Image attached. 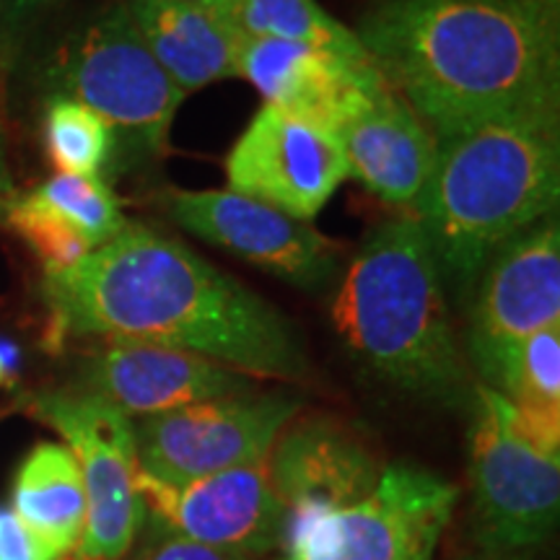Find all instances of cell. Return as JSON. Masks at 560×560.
<instances>
[{
	"mask_svg": "<svg viewBox=\"0 0 560 560\" xmlns=\"http://www.w3.org/2000/svg\"><path fill=\"white\" fill-rule=\"evenodd\" d=\"M55 94L89 107L136 153L161 159L185 91L159 66L125 3H112L62 42L47 68Z\"/></svg>",
	"mask_w": 560,
	"mask_h": 560,
	"instance_id": "cell-5",
	"label": "cell"
},
{
	"mask_svg": "<svg viewBox=\"0 0 560 560\" xmlns=\"http://www.w3.org/2000/svg\"><path fill=\"white\" fill-rule=\"evenodd\" d=\"M558 200V120H499L439 140L412 215L441 276L465 291L509 242L550 219Z\"/></svg>",
	"mask_w": 560,
	"mask_h": 560,
	"instance_id": "cell-3",
	"label": "cell"
},
{
	"mask_svg": "<svg viewBox=\"0 0 560 560\" xmlns=\"http://www.w3.org/2000/svg\"><path fill=\"white\" fill-rule=\"evenodd\" d=\"M470 310V355L482 380L509 350L560 325V226L545 219L509 242L480 272Z\"/></svg>",
	"mask_w": 560,
	"mask_h": 560,
	"instance_id": "cell-13",
	"label": "cell"
},
{
	"mask_svg": "<svg viewBox=\"0 0 560 560\" xmlns=\"http://www.w3.org/2000/svg\"><path fill=\"white\" fill-rule=\"evenodd\" d=\"M164 73L185 91L240 79L244 32L234 19L185 0H122Z\"/></svg>",
	"mask_w": 560,
	"mask_h": 560,
	"instance_id": "cell-18",
	"label": "cell"
},
{
	"mask_svg": "<svg viewBox=\"0 0 560 560\" xmlns=\"http://www.w3.org/2000/svg\"><path fill=\"white\" fill-rule=\"evenodd\" d=\"M529 3L535 5V9L540 11L552 26H558L560 30V0H529Z\"/></svg>",
	"mask_w": 560,
	"mask_h": 560,
	"instance_id": "cell-31",
	"label": "cell"
},
{
	"mask_svg": "<svg viewBox=\"0 0 560 560\" xmlns=\"http://www.w3.org/2000/svg\"><path fill=\"white\" fill-rule=\"evenodd\" d=\"M24 26L11 11V0H0V145H5V107H9V79L19 52Z\"/></svg>",
	"mask_w": 560,
	"mask_h": 560,
	"instance_id": "cell-26",
	"label": "cell"
},
{
	"mask_svg": "<svg viewBox=\"0 0 560 560\" xmlns=\"http://www.w3.org/2000/svg\"><path fill=\"white\" fill-rule=\"evenodd\" d=\"M229 190L247 195L312 223L348 179L342 151L330 132L262 104L226 164Z\"/></svg>",
	"mask_w": 560,
	"mask_h": 560,
	"instance_id": "cell-12",
	"label": "cell"
},
{
	"mask_svg": "<svg viewBox=\"0 0 560 560\" xmlns=\"http://www.w3.org/2000/svg\"><path fill=\"white\" fill-rule=\"evenodd\" d=\"M166 215L198 240L229 249L299 289H319L338 270L335 244L312 223L234 190H164Z\"/></svg>",
	"mask_w": 560,
	"mask_h": 560,
	"instance_id": "cell-10",
	"label": "cell"
},
{
	"mask_svg": "<svg viewBox=\"0 0 560 560\" xmlns=\"http://www.w3.org/2000/svg\"><path fill=\"white\" fill-rule=\"evenodd\" d=\"M185 3L202 5V9L221 13V16L226 19H234V11H236V0H185Z\"/></svg>",
	"mask_w": 560,
	"mask_h": 560,
	"instance_id": "cell-29",
	"label": "cell"
},
{
	"mask_svg": "<svg viewBox=\"0 0 560 560\" xmlns=\"http://www.w3.org/2000/svg\"><path fill=\"white\" fill-rule=\"evenodd\" d=\"M52 3H58V0H11V11L19 24L24 26L32 16H37V13L50 9Z\"/></svg>",
	"mask_w": 560,
	"mask_h": 560,
	"instance_id": "cell-28",
	"label": "cell"
},
{
	"mask_svg": "<svg viewBox=\"0 0 560 560\" xmlns=\"http://www.w3.org/2000/svg\"><path fill=\"white\" fill-rule=\"evenodd\" d=\"M32 416L62 436L79 459L89 516L70 560H122L145 520L138 493V446L132 420L83 389L42 392Z\"/></svg>",
	"mask_w": 560,
	"mask_h": 560,
	"instance_id": "cell-8",
	"label": "cell"
},
{
	"mask_svg": "<svg viewBox=\"0 0 560 560\" xmlns=\"http://www.w3.org/2000/svg\"><path fill=\"white\" fill-rule=\"evenodd\" d=\"M348 179L395 208H416L436 170L439 143L418 112L380 73L350 96L332 130Z\"/></svg>",
	"mask_w": 560,
	"mask_h": 560,
	"instance_id": "cell-15",
	"label": "cell"
},
{
	"mask_svg": "<svg viewBox=\"0 0 560 560\" xmlns=\"http://www.w3.org/2000/svg\"><path fill=\"white\" fill-rule=\"evenodd\" d=\"M0 560H62L50 545L42 542L11 506H0Z\"/></svg>",
	"mask_w": 560,
	"mask_h": 560,
	"instance_id": "cell-25",
	"label": "cell"
},
{
	"mask_svg": "<svg viewBox=\"0 0 560 560\" xmlns=\"http://www.w3.org/2000/svg\"><path fill=\"white\" fill-rule=\"evenodd\" d=\"M459 488L436 472L395 462L359 501L289 520L283 560H433Z\"/></svg>",
	"mask_w": 560,
	"mask_h": 560,
	"instance_id": "cell-6",
	"label": "cell"
},
{
	"mask_svg": "<svg viewBox=\"0 0 560 560\" xmlns=\"http://www.w3.org/2000/svg\"><path fill=\"white\" fill-rule=\"evenodd\" d=\"M0 221L37 255L45 276L75 268L96 249L73 223L62 219L34 190L26 195L13 192L0 208Z\"/></svg>",
	"mask_w": 560,
	"mask_h": 560,
	"instance_id": "cell-23",
	"label": "cell"
},
{
	"mask_svg": "<svg viewBox=\"0 0 560 560\" xmlns=\"http://www.w3.org/2000/svg\"><path fill=\"white\" fill-rule=\"evenodd\" d=\"M52 348L73 338L190 350L244 376L301 382L306 359L283 314L161 231L128 223L66 272L45 276Z\"/></svg>",
	"mask_w": 560,
	"mask_h": 560,
	"instance_id": "cell-1",
	"label": "cell"
},
{
	"mask_svg": "<svg viewBox=\"0 0 560 560\" xmlns=\"http://www.w3.org/2000/svg\"><path fill=\"white\" fill-rule=\"evenodd\" d=\"M13 195V185H11V172H9V161H5V145H0V208L3 202Z\"/></svg>",
	"mask_w": 560,
	"mask_h": 560,
	"instance_id": "cell-30",
	"label": "cell"
},
{
	"mask_svg": "<svg viewBox=\"0 0 560 560\" xmlns=\"http://www.w3.org/2000/svg\"><path fill=\"white\" fill-rule=\"evenodd\" d=\"M542 450L560 454V325L529 335L486 376Z\"/></svg>",
	"mask_w": 560,
	"mask_h": 560,
	"instance_id": "cell-20",
	"label": "cell"
},
{
	"mask_svg": "<svg viewBox=\"0 0 560 560\" xmlns=\"http://www.w3.org/2000/svg\"><path fill=\"white\" fill-rule=\"evenodd\" d=\"M472 529L482 552H527L556 532L560 454L524 431L511 405L478 384L472 405Z\"/></svg>",
	"mask_w": 560,
	"mask_h": 560,
	"instance_id": "cell-7",
	"label": "cell"
},
{
	"mask_svg": "<svg viewBox=\"0 0 560 560\" xmlns=\"http://www.w3.org/2000/svg\"><path fill=\"white\" fill-rule=\"evenodd\" d=\"M138 560H265V558L247 556V552L208 548V545H198L190 540H182V537L164 535L140 552Z\"/></svg>",
	"mask_w": 560,
	"mask_h": 560,
	"instance_id": "cell-27",
	"label": "cell"
},
{
	"mask_svg": "<svg viewBox=\"0 0 560 560\" xmlns=\"http://www.w3.org/2000/svg\"><path fill=\"white\" fill-rule=\"evenodd\" d=\"M380 75L374 62L359 66L293 42L242 37L240 79L265 96V104L317 125L332 136L350 96ZM335 138V136H332Z\"/></svg>",
	"mask_w": 560,
	"mask_h": 560,
	"instance_id": "cell-17",
	"label": "cell"
},
{
	"mask_svg": "<svg viewBox=\"0 0 560 560\" xmlns=\"http://www.w3.org/2000/svg\"><path fill=\"white\" fill-rule=\"evenodd\" d=\"M355 34L436 143L499 120H558L560 30L529 0H376Z\"/></svg>",
	"mask_w": 560,
	"mask_h": 560,
	"instance_id": "cell-2",
	"label": "cell"
},
{
	"mask_svg": "<svg viewBox=\"0 0 560 560\" xmlns=\"http://www.w3.org/2000/svg\"><path fill=\"white\" fill-rule=\"evenodd\" d=\"M75 389L102 397L130 420L255 392L249 376L190 350L102 340L83 359Z\"/></svg>",
	"mask_w": 560,
	"mask_h": 560,
	"instance_id": "cell-14",
	"label": "cell"
},
{
	"mask_svg": "<svg viewBox=\"0 0 560 560\" xmlns=\"http://www.w3.org/2000/svg\"><path fill=\"white\" fill-rule=\"evenodd\" d=\"M11 509L58 556L73 558L86 529V486L75 454L62 441H39L19 465Z\"/></svg>",
	"mask_w": 560,
	"mask_h": 560,
	"instance_id": "cell-19",
	"label": "cell"
},
{
	"mask_svg": "<svg viewBox=\"0 0 560 560\" xmlns=\"http://www.w3.org/2000/svg\"><path fill=\"white\" fill-rule=\"evenodd\" d=\"M335 330L389 387L459 402L470 369L454 335L431 244L412 213L371 231L332 301Z\"/></svg>",
	"mask_w": 560,
	"mask_h": 560,
	"instance_id": "cell-4",
	"label": "cell"
},
{
	"mask_svg": "<svg viewBox=\"0 0 560 560\" xmlns=\"http://www.w3.org/2000/svg\"><path fill=\"white\" fill-rule=\"evenodd\" d=\"M47 206H52L62 219L73 223L94 247H102L112 236L128 226L122 215L120 198L104 185L102 177L81 174H52L34 190Z\"/></svg>",
	"mask_w": 560,
	"mask_h": 560,
	"instance_id": "cell-24",
	"label": "cell"
},
{
	"mask_svg": "<svg viewBox=\"0 0 560 560\" xmlns=\"http://www.w3.org/2000/svg\"><path fill=\"white\" fill-rule=\"evenodd\" d=\"M296 412L299 400L291 397L247 392L138 418L132 429L140 472L166 486H185L262 462Z\"/></svg>",
	"mask_w": 560,
	"mask_h": 560,
	"instance_id": "cell-9",
	"label": "cell"
},
{
	"mask_svg": "<svg viewBox=\"0 0 560 560\" xmlns=\"http://www.w3.org/2000/svg\"><path fill=\"white\" fill-rule=\"evenodd\" d=\"M138 493L161 537L257 558L270 556L283 542L285 514L272 493L268 459L185 486H166L140 472Z\"/></svg>",
	"mask_w": 560,
	"mask_h": 560,
	"instance_id": "cell-11",
	"label": "cell"
},
{
	"mask_svg": "<svg viewBox=\"0 0 560 560\" xmlns=\"http://www.w3.org/2000/svg\"><path fill=\"white\" fill-rule=\"evenodd\" d=\"M42 140L58 174L100 177L117 149V136L96 112L83 104L50 96L42 122Z\"/></svg>",
	"mask_w": 560,
	"mask_h": 560,
	"instance_id": "cell-22",
	"label": "cell"
},
{
	"mask_svg": "<svg viewBox=\"0 0 560 560\" xmlns=\"http://www.w3.org/2000/svg\"><path fill=\"white\" fill-rule=\"evenodd\" d=\"M470 560H532L527 552H480Z\"/></svg>",
	"mask_w": 560,
	"mask_h": 560,
	"instance_id": "cell-32",
	"label": "cell"
},
{
	"mask_svg": "<svg viewBox=\"0 0 560 560\" xmlns=\"http://www.w3.org/2000/svg\"><path fill=\"white\" fill-rule=\"evenodd\" d=\"M380 454L361 431L338 418L314 416L285 425L268 457V475L285 524L306 511L348 506L376 486Z\"/></svg>",
	"mask_w": 560,
	"mask_h": 560,
	"instance_id": "cell-16",
	"label": "cell"
},
{
	"mask_svg": "<svg viewBox=\"0 0 560 560\" xmlns=\"http://www.w3.org/2000/svg\"><path fill=\"white\" fill-rule=\"evenodd\" d=\"M5 371H9V369H5V361H3V355H0V384L5 382Z\"/></svg>",
	"mask_w": 560,
	"mask_h": 560,
	"instance_id": "cell-33",
	"label": "cell"
},
{
	"mask_svg": "<svg viewBox=\"0 0 560 560\" xmlns=\"http://www.w3.org/2000/svg\"><path fill=\"white\" fill-rule=\"evenodd\" d=\"M234 21L247 37L293 42L359 66L371 62L355 30L330 16L317 0H236Z\"/></svg>",
	"mask_w": 560,
	"mask_h": 560,
	"instance_id": "cell-21",
	"label": "cell"
}]
</instances>
